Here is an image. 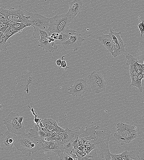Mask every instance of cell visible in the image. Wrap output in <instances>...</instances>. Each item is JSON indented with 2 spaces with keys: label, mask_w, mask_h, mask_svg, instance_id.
<instances>
[{
  "label": "cell",
  "mask_w": 144,
  "mask_h": 160,
  "mask_svg": "<svg viewBox=\"0 0 144 160\" xmlns=\"http://www.w3.org/2000/svg\"><path fill=\"white\" fill-rule=\"evenodd\" d=\"M19 151L27 158L37 151L43 150L42 138L38 139L30 136L28 133L17 135L14 145Z\"/></svg>",
  "instance_id": "cell-1"
},
{
  "label": "cell",
  "mask_w": 144,
  "mask_h": 160,
  "mask_svg": "<svg viewBox=\"0 0 144 160\" xmlns=\"http://www.w3.org/2000/svg\"><path fill=\"white\" fill-rule=\"evenodd\" d=\"M112 132L107 127L103 128L96 133V137L93 139V143L99 156L106 160H111V154L109 147V142L111 136Z\"/></svg>",
  "instance_id": "cell-2"
},
{
  "label": "cell",
  "mask_w": 144,
  "mask_h": 160,
  "mask_svg": "<svg viewBox=\"0 0 144 160\" xmlns=\"http://www.w3.org/2000/svg\"><path fill=\"white\" fill-rule=\"evenodd\" d=\"M25 11L21 6H19L16 9L11 8L10 9L7 10L5 6H3L0 8V14L6 20L23 23L29 25L30 21L25 16Z\"/></svg>",
  "instance_id": "cell-3"
},
{
  "label": "cell",
  "mask_w": 144,
  "mask_h": 160,
  "mask_svg": "<svg viewBox=\"0 0 144 160\" xmlns=\"http://www.w3.org/2000/svg\"><path fill=\"white\" fill-rule=\"evenodd\" d=\"M87 79L89 86L94 93L99 94L106 91V82L103 76L99 72H92Z\"/></svg>",
  "instance_id": "cell-4"
},
{
  "label": "cell",
  "mask_w": 144,
  "mask_h": 160,
  "mask_svg": "<svg viewBox=\"0 0 144 160\" xmlns=\"http://www.w3.org/2000/svg\"><path fill=\"white\" fill-rule=\"evenodd\" d=\"M25 16L30 21L29 24L30 26L48 31L50 25L49 18L40 14L36 12H30L26 10L25 11Z\"/></svg>",
  "instance_id": "cell-5"
},
{
  "label": "cell",
  "mask_w": 144,
  "mask_h": 160,
  "mask_svg": "<svg viewBox=\"0 0 144 160\" xmlns=\"http://www.w3.org/2000/svg\"><path fill=\"white\" fill-rule=\"evenodd\" d=\"M89 89L87 79L83 78L75 81L73 85L68 89L69 91L67 93L74 97H80L88 91Z\"/></svg>",
  "instance_id": "cell-6"
},
{
  "label": "cell",
  "mask_w": 144,
  "mask_h": 160,
  "mask_svg": "<svg viewBox=\"0 0 144 160\" xmlns=\"http://www.w3.org/2000/svg\"><path fill=\"white\" fill-rule=\"evenodd\" d=\"M85 39L81 37V34L75 31L70 36L69 39L63 43L62 45L65 50H73L76 52L80 49Z\"/></svg>",
  "instance_id": "cell-7"
},
{
  "label": "cell",
  "mask_w": 144,
  "mask_h": 160,
  "mask_svg": "<svg viewBox=\"0 0 144 160\" xmlns=\"http://www.w3.org/2000/svg\"><path fill=\"white\" fill-rule=\"evenodd\" d=\"M17 135L12 133L9 131H6L4 135L0 136V149L1 151H14L13 148L15 142Z\"/></svg>",
  "instance_id": "cell-8"
},
{
  "label": "cell",
  "mask_w": 144,
  "mask_h": 160,
  "mask_svg": "<svg viewBox=\"0 0 144 160\" xmlns=\"http://www.w3.org/2000/svg\"><path fill=\"white\" fill-rule=\"evenodd\" d=\"M99 126L94 125H86V129L83 128H81V133L80 135L79 140L83 141L84 143L88 140H93L96 137V133L97 131L96 130L99 129Z\"/></svg>",
  "instance_id": "cell-9"
},
{
  "label": "cell",
  "mask_w": 144,
  "mask_h": 160,
  "mask_svg": "<svg viewBox=\"0 0 144 160\" xmlns=\"http://www.w3.org/2000/svg\"><path fill=\"white\" fill-rule=\"evenodd\" d=\"M103 32V30H99L94 35L90 34L89 35V36L100 41L112 54L113 52V46L110 36L109 34H104Z\"/></svg>",
  "instance_id": "cell-10"
},
{
  "label": "cell",
  "mask_w": 144,
  "mask_h": 160,
  "mask_svg": "<svg viewBox=\"0 0 144 160\" xmlns=\"http://www.w3.org/2000/svg\"><path fill=\"white\" fill-rule=\"evenodd\" d=\"M60 141H48L42 138L43 150L52 152L54 155L59 157L63 152L60 147Z\"/></svg>",
  "instance_id": "cell-11"
},
{
  "label": "cell",
  "mask_w": 144,
  "mask_h": 160,
  "mask_svg": "<svg viewBox=\"0 0 144 160\" xmlns=\"http://www.w3.org/2000/svg\"><path fill=\"white\" fill-rule=\"evenodd\" d=\"M74 18L68 12L66 14L57 15L49 18L50 22L56 23L67 28H69L70 23Z\"/></svg>",
  "instance_id": "cell-12"
},
{
  "label": "cell",
  "mask_w": 144,
  "mask_h": 160,
  "mask_svg": "<svg viewBox=\"0 0 144 160\" xmlns=\"http://www.w3.org/2000/svg\"><path fill=\"white\" fill-rule=\"evenodd\" d=\"M23 120V116H20L17 113L12 112L5 118L4 123L7 128H8L17 123H22Z\"/></svg>",
  "instance_id": "cell-13"
},
{
  "label": "cell",
  "mask_w": 144,
  "mask_h": 160,
  "mask_svg": "<svg viewBox=\"0 0 144 160\" xmlns=\"http://www.w3.org/2000/svg\"><path fill=\"white\" fill-rule=\"evenodd\" d=\"M115 138L118 140L121 145L125 143L128 144L136 138L138 136L136 130L129 134L123 135L118 133H115L114 134Z\"/></svg>",
  "instance_id": "cell-14"
},
{
  "label": "cell",
  "mask_w": 144,
  "mask_h": 160,
  "mask_svg": "<svg viewBox=\"0 0 144 160\" xmlns=\"http://www.w3.org/2000/svg\"><path fill=\"white\" fill-rule=\"evenodd\" d=\"M84 8L83 3L81 0H73L72 2L68 13L74 18Z\"/></svg>",
  "instance_id": "cell-15"
},
{
  "label": "cell",
  "mask_w": 144,
  "mask_h": 160,
  "mask_svg": "<svg viewBox=\"0 0 144 160\" xmlns=\"http://www.w3.org/2000/svg\"><path fill=\"white\" fill-rule=\"evenodd\" d=\"M38 40L39 42L38 46L40 47L43 48V50H45L47 52L53 53L55 50H57L58 48L57 45L56 44H53L49 43L47 38L41 37Z\"/></svg>",
  "instance_id": "cell-16"
},
{
  "label": "cell",
  "mask_w": 144,
  "mask_h": 160,
  "mask_svg": "<svg viewBox=\"0 0 144 160\" xmlns=\"http://www.w3.org/2000/svg\"><path fill=\"white\" fill-rule=\"evenodd\" d=\"M47 133L43 131L37 125L35 124L32 128L30 129L28 134L32 137L38 139H42L46 137Z\"/></svg>",
  "instance_id": "cell-17"
},
{
  "label": "cell",
  "mask_w": 144,
  "mask_h": 160,
  "mask_svg": "<svg viewBox=\"0 0 144 160\" xmlns=\"http://www.w3.org/2000/svg\"><path fill=\"white\" fill-rule=\"evenodd\" d=\"M136 128L135 126L122 123H118L116 126V130L118 133L123 135L131 133L135 130Z\"/></svg>",
  "instance_id": "cell-18"
},
{
  "label": "cell",
  "mask_w": 144,
  "mask_h": 160,
  "mask_svg": "<svg viewBox=\"0 0 144 160\" xmlns=\"http://www.w3.org/2000/svg\"><path fill=\"white\" fill-rule=\"evenodd\" d=\"M10 133L17 135H20L26 134L25 128L23 123H18L7 128Z\"/></svg>",
  "instance_id": "cell-19"
},
{
  "label": "cell",
  "mask_w": 144,
  "mask_h": 160,
  "mask_svg": "<svg viewBox=\"0 0 144 160\" xmlns=\"http://www.w3.org/2000/svg\"><path fill=\"white\" fill-rule=\"evenodd\" d=\"M75 31L70 29L67 31L59 34L58 38L57 40L55 41V43L57 45L62 44L70 38V37L72 34Z\"/></svg>",
  "instance_id": "cell-20"
},
{
  "label": "cell",
  "mask_w": 144,
  "mask_h": 160,
  "mask_svg": "<svg viewBox=\"0 0 144 160\" xmlns=\"http://www.w3.org/2000/svg\"><path fill=\"white\" fill-rule=\"evenodd\" d=\"M113 52L111 54L114 57L119 56L125 52L126 44L124 43H113Z\"/></svg>",
  "instance_id": "cell-21"
},
{
  "label": "cell",
  "mask_w": 144,
  "mask_h": 160,
  "mask_svg": "<svg viewBox=\"0 0 144 160\" xmlns=\"http://www.w3.org/2000/svg\"><path fill=\"white\" fill-rule=\"evenodd\" d=\"M33 27L34 29L33 37L34 38L39 39L41 37L47 38L50 37V34L48 32L41 29L36 27Z\"/></svg>",
  "instance_id": "cell-22"
},
{
  "label": "cell",
  "mask_w": 144,
  "mask_h": 160,
  "mask_svg": "<svg viewBox=\"0 0 144 160\" xmlns=\"http://www.w3.org/2000/svg\"><path fill=\"white\" fill-rule=\"evenodd\" d=\"M121 32H117L111 29L109 34L110 36L112 43H119L124 44L120 36Z\"/></svg>",
  "instance_id": "cell-23"
},
{
  "label": "cell",
  "mask_w": 144,
  "mask_h": 160,
  "mask_svg": "<svg viewBox=\"0 0 144 160\" xmlns=\"http://www.w3.org/2000/svg\"><path fill=\"white\" fill-rule=\"evenodd\" d=\"M130 77L131 80V83L130 86L132 87H136L138 88L140 91L142 93L143 92L141 85V82L138 80V76L135 75L133 74L131 72H129Z\"/></svg>",
  "instance_id": "cell-24"
},
{
  "label": "cell",
  "mask_w": 144,
  "mask_h": 160,
  "mask_svg": "<svg viewBox=\"0 0 144 160\" xmlns=\"http://www.w3.org/2000/svg\"><path fill=\"white\" fill-rule=\"evenodd\" d=\"M127 160H141L139 152L136 151H126Z\"/></svg>",
  "instance_id": "cell-25"
},
{
  "label": "cell",
  "mask_w": 144,
  "mask_h": 160,
  "mask_svg": "<svg viewBox=\"0 0 144 160\" xmlns=\"http://www.w3.org/2000/svg\"><path fill=\"white\" fill-rule=\"evenodd\" d=\"M126 58L127 59L126 62L127 66L133 65L134 66L136 63L139 62V61L138 59L131 55L128 54L126 55Z\"/></svg>",
  "instance_id": "cell-26"
},
{
  "label": "cell",
  "mask_w": 144,
  "mask_h": 160,
  "mask_svg": "<svg viewBox=\"0 0 144 160\" xmlns=\"http://www.w3.org/2000/svg\"><path fill=\"white\" fill-rule=\"evenodd\" d=\"M11 45V43L10 41L6 42L3 37H0V52L1 51H5L6 52L7 49V47Z\"/></svg>",
  "instance_id": "cell-27"
},
{
  "label": "cell",
  "mask_w": 144,
  "mask_h": 160,
  "mask_svg": "<svg viewBox=\"0 0 144 160\" xmlns=\"http://www.w3.org/2000/svg\"><path fill=\"white\" fill-rule=\"evenodd\" d=\"M111 160H127L126 151L118 154H111Z\"/></svg>",
  "instance_id": "cell-28"
},
{
  "label": "cell",
  "mask_w": 144,
  "mask_h": 160,
  "mask_svg": "<svg viewBox=\"0 0 144 160\" xmlns=\"http://www.w3.org/2000/svg\"><path fill=\"white\" fill-rule=\"evenodd\" d=\"M59 136L61 139V142L63 145L70 140V138L66 131L61 132Z\"/></svg>",
  "instance_id": "cell-29"
},
{
  "label": "cell",
  "mask_w": 144,
  "mask_h": 160,
  "mask_svg": "<svg viewBox=\"0 0 144 160\" xmlns=\"http://www.w3.org/2000/svg\"><path fill=\"white\" fill-rule=\"evenodd\" d=\"M44 140L46 141H58L61 140V139L60 136L58 135H54L50 137L44 138Z\"/></svg>",
  "instance_id": "cell-30"
},
{
  "label": "cell",
  "mask_w": 144,
  "mask_h": 160,
  "mask_svg": "<svg viewBox=\"0 0 144 160\" xmlns=\"http://www.w3.org/2000/svg\"><path fill=\"white\" fill-rule=\"evenodd\" d=\"M59 157L61 160H74L72 157L65 152H64Z\"/></svg>",
  "instance_id": "cell-31"
},
{
  "label": "cell",
  "mask_w": 144,
  "mask_h": 160,
  "mask_svg": "<svg viewBox=\"0 0 144 160\" xmlns=\"http://www.w3.org/2000/svg\"><path fill=\"white\" fill-rule=\"evenodd\" d=\"M41 122L46 128L50 130L51 125L50 119L45 118L44 120H41Z\"/></svg>",
  "instance_id": "cell-32"
},
{
  "label": "cell",
  "mask_w": 144,
  "mask_h": 160,
  "mask_svg": "<svg viewBox=\"0 0 144 160\" xmlns=\"http://www.w3.org/2000/svg\"><path fill=\"white\" fill-rule=\"evenodd\" d=\"M65 55H63L61 59V62L59 69H60L61 68L63 67L64 69L66 71L67 69L69 68V67L67 66L65 58Z\"/></svg>",
  "instance_id": "cell-33"
},
{
  "label": "cell",
  "mask_w": 144,
  "mask_h": 160,
  "mask_svg": "<svg viewBox=\"0 0 144 160\" xmlns=\"http://www.w3.org/2000/svg\"><path fill=\"white\" fill-rule=\"evenodd\" d=\"M137 26L140 29L141 37H142L144 35V21L143 20H142V22L140 23L137 24Z\"/></svg>",
  "instance_id": "cell-34"
},
{
  "label": "cell",
  "mask_w": 144,
  "mask_h": 160,
  "mask_svg": "<svg viewBox=\"0 0 144 160\" xmlns=\"http://www.w3.org/2000/svg\"><path fill=\"white\" fill-rule=\"evenodd\" d=\"M50 121L51 125L50 131H52L55 129L58 126L57 122L55 121L50 119Z\"/></svg>",
  "instance_id": "cell-35"
},
{
  "label": "cell",
  "mask_w": 144,
  "mask_h": 160,
  "mask_svg": "<svg viewBox=\"0 0 144 160\" xmlns=\"http://www.w3.org/2000/svg\"><path fill=\"white\" fill-rule=\"evenodd\" d=\"M10 25L6 24L1 27H0V37H1Z\"/></svg>",
  "instance_id": "cell-36"
},
{
  "label": "cell",
  "mask_w": 144,
  "mask_h": 160,
  "mask_svg": "<svg viewBox=\"0 0 144 160\" xmlns=\"http://www.w3.org/2000/svg\"><path fill=\"white\" fill-rule=\"evenodd\" d=\"M32 83V79L31 77H29L27 80L26 84L24 88V90L27 93H29V85Z\"/></svg>",
  "instance_id": "cell-37"
},
{
  "label": "cell",
  "mask_w": 144,
  "mask_h": 160,
  "mask_svg": "<svg viewBox=\"0 0 144 160\" xmlns=\"http://www.w3.org/2000/svg\"><path fill=\"white\" fill-rule=\"evenodd\" d=\"M129 70L130 72H131L134 75L138 76L139 74V73L136 71L133 65H130Z\"/></svg>",
  "instance_id": "cell-38"
},
{
  "label": "cell",
  "mask_w": 144,
  "mask_h": 160,
  "mask_svg": "<svg viewBox=\"0 0 144 160\" xmlns=\"http://www.w3.org/2000/svg\"><path fill=\"white\" fill-rule=\"evenodd\" d=\"M6 24H7L6 20L4 17L0 19V27H1Z\"/></svg>",
  "instance_id": "cell-39"
},
{
  "label": "cell",
  "mask_w": 144,
  "mask_h": 160,
  "mask_svg": "<svg viewBox=\"0 0 144 160\" xmlns=\"http://www.w3.org/2000/svg\"><path fill=\"white\" fill-rule=\"evenodd\" d=\"M138 77L139 81L141 82L142 80L144 79V77L141 73H139L138 75Z\"/></svg>",
  "instance_id": "cell-40"
},
{
  "label": "cell",
  "mask_w": 144,
  "mask_h": 160,
  "mask_svg": "<svg viewBox=\"0 0 144 160\" xmlns=\"http://www.w3.org/2000/svg\"><path fill=\"white\" fill-rule=\"evenodd\" d=\"M61 59H59L57 60L56 62V63L57 65L59 67L60 66V64H61Z\"/></svg>",
  "instance_id": "cell-41"
},
{
  "label": "cell",
  "mask_w": 144,
  "mask_h": 160,
  "mask_svg": "<svg viewBox=\"0 0 144 160\" xmlns=\"http://www.w3.org/2000/svg\"><path fill=\"white\" fill-rule=\"evenodd\" d=\"M141 73L144 77V69L142 70Z\"/></svg>",
  "instance_id": "cell-42"
},
{
  "label": "cell",
  "mask_w": 144,
  "mask_h": 160,
  "mask_svg": "<svg viewBox=\"0 0 144 160\" xmlns=\"http://www.w3.org/2000/svg\"><path fill=\"white\" fill-rule=\"evenodd\" d=\"M3 105H1V104H0V110L2 109V108L3 107Z\"/></svg>",
  "instance_id": "cell-43"
},
{
  "label": "cell",
  "mask_w": 144,
  "mask_h": 160,
  "mask_svg": "<svg viewBox=\"0 0 144 160\" xmlns=\"http://www.w3.org/2000/svg\"><path fill=\"white\" fill-rule=\"evenodd\" d=\"M143 63H144V61H143Z\"/></svg>",
  "instance_id": "cell-44"
}]
</instances>
